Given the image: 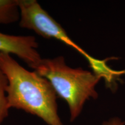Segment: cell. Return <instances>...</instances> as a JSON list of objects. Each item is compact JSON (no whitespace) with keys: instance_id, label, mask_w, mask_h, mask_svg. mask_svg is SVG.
Returning <instances> with one entry per match:
<instances>
[{"instance_id":"6da1fadb","label":"cell","mask_w":125,"mask_h":125,"mask_svg":"<svg viewBox=\"0 0 125 125\" xmlns=\"http://www.w3.org/2000/svg\"><path fill=\"white\" fill-rule=\"evenodd\" d=\"M0 68L8 80L9 108L22 109L48 125H62L57 112V94L46 78L21 66L9 54L0 52Z\"/></svg>"},{"instance_id":"7a4b0ae2","label":"cell","mask_w":125,"mask_h":125,"mask_svg":"<svg viewBox=\"0 0 125 125\" xmlns=\"http://www.w3.org/2000/svg\"><path fill=\"white\" fill-rule=\"evenodd\" d=\"M34 70L46 78L57 95L66 101L71 122L79 116L86 101L98 97L95 87L101 78L80 67L73 68L68 66L62 56L42 59Z\"/></svg>"},{"instance_id":"3957f363","label":"cell","mask_w":125,"mask_h":125,"mask_svg":"<svg viewBox=\"0 0 125 125\" xmlns=\"http://www.w3.org/2000/svg\"><path fill=\"white\" fill-rule=\"evenodd\" d=\"M20 10L19 26L34 31L43 38H54L71 46L85 56H89L74 42L62 26L52 18L35 0H18Z\"/></svg>"},{"instance_id":"277c9868","label":"cell","mask_w":125,"mask_h":125,"mask_svg":"<svg viewBox=\"0 0 125 125\" xmlns=\"http://www.w3.org/2000/svg\"><path fill=\"white\" fill-rule=\"evenodd\" d=\"M38 43L33 36H16L0 32V52L15 54L34 69L42 58L37 48Z\"/></svg>"},{"instance_id":"5b68a950","label":"cell","mask_w":125,"mask_h":125,"mask_svg":"<svg viewBox=\"0 0 125 125\" xmlns=\"http://www.w3.org/2000/svg\"><path fill=\"white\" fill-rule=\"evenodd\" d=\"M19 19L18 0H0V24H10Z\"/></svg>"},{"instance_id":"8992f818","label":"cell","mask_w":125,"mask_h":125,"mask_svg":"<svg viewBox=\"0 0 125 125\" xmlns=\"http://www.w3.org/2000/svg\"><path fill=\"white\" fill-rule=\"evenodd\" d=\"M8 83L7 78L0 68V125L4 119L8 116V111L10 109L6 93Z\"/></svg>"},{"instance_id":"52a82bcc","label":"cell","mask_w":125,"mask_h":125,"mask_svg":"<svg viewBox=\"0 0 125 125\" xmlns=\"http://www.w3.org/2000/svg\"><path fill=\"white\" fill-rule=\"evenodd\" d=\"M125 122H122L119 118H115L103 123V125H125Z\"/></svg>"}]
</instances>
